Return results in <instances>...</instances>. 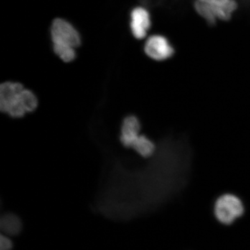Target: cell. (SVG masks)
<instances>
[{
    "instance_id": "52a82bcc",
    "label": "cell",
    "mask_w": 250,
    "mask_h": 250,
    "mask_svg": "<svg viewBox=\"0 0 250 250\" xmlns=\"http://www.w3.org/2000/svg\"><path fill=\"white\" fill-rule=\"evenodd\" d=\"M213 7L215 17L221 21H229L231 14L237 9V3L234 0H209Z\"/></svg>"
},
{
    "instance_id": "3957f363",
    "label": "cell",
    "mask_w": 250,
    "mask_h": 250,
    "mask_svg": "<svg viewBox=\"0 0 250 250\" xmlns=\"http://www.w3.org/2000/svg\"><path fill=\"white\" fill-rule=\"evenodd\" d=\"M144 50L149 58L159 62L170 58L174 53L168 41L160 35L149 37L145 44Z\"/></svg>"
},
{
    "instance_id": "30bf717a",
    "label": "cell",
    "mask_w": 250,
    "mask_h": 250,
    "mask_svg": "<svg viewBox=\"0 0 250 250\" xmlns=\"http://www.w3.org/2000/svg\"><path fill=\"white\" fill-rule=\"evenodd\" d=\"M195 9L198 14L210 24H214L216 22L217 18L209 0H195Z\"/></svg>"
},
{
    "instance_id": "8fae6325",
    "label": "cell",
    "mask_w": 250,
    "mask_h": 250,
    "mask_svg": "<svg viewBox=\"0 0 250 250\" xmlns=\"http://www.w3.org/2000/svg\"><path fill=\"white\" fill-rule=\"evenodd\" d=\"M20 101L27 113L35 111L39 106V100L32 90L24 88L20 94Z\"/></svg>"
},
{
    "instance_id": "7c38bea8",
    "label": "cell",
    "mask_w": 250,
    "mask_h": 250,
    "mask_svg": "<svg viewBox=\"0 0 250 250\" xmlns=\"http://www.w3.org/2000/svg\"><path fill=\"white\" fill-rule=\"evenodd\" d=\"M13 244L7 236L1 235L0 237V250H11Z\"/></svg>"
},
{
    "instance_id": "277c9868",
    "label": "cell",
    "mask_w": 250,
    "mask_h": 250,
    "mask_svg": "<svg viewBox=\"0 0 250 250\" xmlns=\"http://www.w3.org/2000/svg\"><path fill=\"white\" fill-rule=\"evenodd\" d=\"M130 30L136 39H144L151 27L150 15L145 8H134L130 13Z\"/></svg>"
},
{
    "instance_id": "9c48e42d",
    "label": "cell",
    "mask_w": 250,
    "mask_h": 250,
    "mask_svg": "<svg viewBox=\"0 0 250 250\" xmlns=\"http://www.w3.org/2000/svg\"><path fill=\"white\" fill-rule=\"evenodd\" d=\"M133 149L143 158H149L156 152V145L145 135H140L132 146Z\"/></svg>"
},
{
    "instance_id": "8992f818",
    "label": "cell",
    "mask_w": 250,
    "mask_h": 250,
    "mask_svg": "<svg viewBox=\"0 0 250 250\" xmlns=\"http://www.w3.org/2000/svg\"><path fill=\"white\" fill-rule=\"evenodd\" d=\"M22 83L16 82H6L0 85V109L6 112L8 106L14 103L24 89Z\"/></svg>"
},
{
    "instance_id": "ba28073f",
    "label": "cell",
    "mask_w": 250,
    "mask_h": 250,
    "mask_svg": "<svg viewBox=\"0 0 250 250\" xmlns=\"http://www.w3.org/2000/svg\"><path fill=\"white\" fill-rule=\"evenodd\" d=\"M22 222L17 215L14 213H6L0 220L1 231L9 236H16L22 230Z\"/></svg>"
},
{
    "instance_id": "7a4b0ae2",
    "label": "cell",
    "mask_w": 250,
    "mask_h": 250,
    "mask_svg": "<svg viewBox=\"0 0 250 250\" xmlns=\"http://www.w3.org/2000/svg\"><path fill=\"white\" fill-rule=\"evenodd\" d=\"M245 207L236 195L226 193L217 199L214 205V215L219 223L230 225L244 214Z\"/></svg>"
},
{
    "instance_id": "6da1fadb",
    "label": "cell",
    "mask_w": 250,
    "mask_h": 250,
    "mask_svg": "<svg viewBox=\"0 0 250 250\" xmlns=\"http://www.w3.org/2000/svg\"><path fill=\"white\" fill-rule=\"evenodd\" d=\"M51 39L54 53L65 62H73L76 49L82 44V37L76 28L62 18L54 20L50 27Z\"/></svg>"
},
{
    "instance_id": "5b68a950",
    "label": "cell",
    "mask_w": 250,
    "mask_h": 250,
    "mask_svg": "<svg viewBox=\"0 0 250 250\" xmlns=\"http://www.w3.org/2000/svg\"><path fill=\"white\" fill-rule=\"evenodd\" d=\"M141 125L139 118L134 115L125 117L122 123L121 141L125 147L132 148L136 140L140 136Z\"/></svg>"
}]
</instances>
